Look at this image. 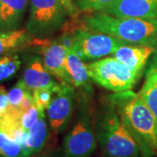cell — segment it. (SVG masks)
Masks as SVG:
<instances>
[{
	"label": "cell",
	"mask_w": 157,
	"mask_h": 157,
	"mask_svg": "<svg viewBox=\"0 0 157 157\" xmlns=\"http://www.w3.org/2000/svg\"><path fill=\"white\" fill-rule=\"evenodd\" d=\"M107 98L136 141L141 157L157 156V121L140 94L128 90Z\"/></svg>",
	"instance_id": "6da1fadb"
},
{
	"label": "cell",
	"mask_w": 157,
	"mask_h": 157,
	"mask_svg": "<svg viewBox=\"0 0 157 157\" xmlns=\"http://www.w3.org/2000/svg\"><path fill=\"white\" fill-rule=\"evenodd\" d=\"M94 125L101 157H141L136 141L107 95L94 106Z\"/></svg>",
	"instance_id": "7a4b0ae2"
},
{
	"label": "cell",
	"mask_w": 157,
	"mask_h": 157,
	"mask_svg": "<svg viewBox=\"0 0 157 157\" xmlns=\"http://www.w3.org/2000/svg\"><path fill=\"white\" fill-rule=\"evenodd\" d=\"M83 13L87 30L108 34L131 45L157 49V18L118 17L103 11Z\"/></svg>",
	"instance_id": "3957f363"
},
{
	"label": "cell",
	"mask_w": 157,
	"mask_h": 157,
	"mask_svg": "<svg viewBox=\"0 0 157 157\" xmlns=\"http://www.w3.org/2000/svg\"><path fill=\"white\" fill-rule=\"evenodd\" d=\"M74 120L63 140L65 157H90L98 147L94 125V89L91 84L78 88Z\"/></svg>",
	"instance_id": "277c9868"
},
{
	"label": "cell",
	"mask_w": 157,
	"mask_h": 157,
	"mask_svg": "<svg viewBox=\"0 0 157 157\" xmlns=\"http://www.w3.org/2000/svg\"><path fill=\"white\" fill-rule=\"evenodd\" d=\"M67 17V11L59 0H29L25 29L35 39H48L61 30Z\"/></svg>",
	"instance_id": "5b68a950"
},
{
	"label": "cell",
	"mask_w": 157,
	"mask_h": 157,
	"mask_svg": "<svg viewBox=\"0 0 157 157\" xmlns=\"http://www.w3.org/2000/svg\"><path fill=\"white\" fill-rule=\"evenodd\" d=\"M91 79L113 93L131 90L141 77L113 57H107L86 64Z\"/></svg>",
	"instance_id": "8992f818"
},
{
	"label": "cell",
	"mask_w": 157,
	"mask_h": 157,
	"mask_svg": "<svg viewBox=\"0 0 157 157\" xmlns=\"http://www.w3.org/2000/svg\"><path fill=\"white\" fill-rule=\"evenodd\" d=\"M128 44L108 34L80 28L74 32L73 49L85 62L112 56L120 46Z\"/></svg>",
	"instance_id": "52a82bcc"
},
{
	"label": "cell",
	"mask_w": 157,
	"mask_h": 157,
	"mask_svg": "<svg viewBox=\"0 0 157 157\" xmlns=\"http://www.w3.org/2000/svg\"><path fill=\"white\" fill-rule=\"evenodd\" d=\"M76 107V90L72 85L62 84L46 108L48 124L53 134L66 131L72 121Z\"/></svg>",
	"instance_id": "ba28073f"
},
{
	"label": "cell",
	"mask_w": 157,
	"mask_h": 157,
	"mask_svg": "<svg viewBox=\"0 0 157 157\" xmlns=\"http://www.w3.org/2000/svg\"><path fill=\"white\" fill-rule=\"evenodd\" d=\"M31 46H35V51L41 57L46 69L57 80L71 85L66 70V59L69 49L62 44L59 38L54 39L33 38Z\"/></svg>",
	"instance_id": "9c48e42d"
},
{
	"label": "cell",
	"mask_w": 157,
	"mask_h": 157,
	"mask_svg": "<svg viewBox=\"0 0 157 157\" xmlns=\"http://www.w3.org/2000/svg\"><path fill=\"white\" fill-rule=\"evenodd\" d=\"M22 80L32 92L39 88H52L58 91L64 84L54 79L39 55H30L25 59Z\"/></svg>",
	"instance_id": "30bf717a"
},
{
	"label": "cell",
	"mask_w": 157,
	"mask_h": 157,
	"mask_svg": "<svg viewBox=\"0 0 157 157\" xmlns=\"http://www.w3.org/2000/svg\"><path fill=\"white\" fill-rule=\"evenodd\" d=\"M101 11L118 17L157 18V0H116Z\"/></svg>",
	"instance_id": "8fae6325"
},
{
	"label": "cell",
	"mask_w": 157,
	"mask_h": 157,
	"mask_svg": "<svg viewBox=\"0 0 157 157\" xmlns=\"http://www.w3.org/2000/svg\"><path fill=\"white\" fill-rule=\"evenodd\" d=\"M155 51L156 49L149 46L127 44L120 46L111 57L120 60L135 73L142 75L150 57Z\"/></svg>",
	"instance_id": "7c38bea8"
},
{
	"label": "cell",
	"mask_w": 157,
	"mask_h": 157,
	"mask_svg": "<svg viewBox=\"0 0 157 157\" xmlns=\"http://www.w3.org/2000/svg\"><path fill=\"white\" fill-rule=\"evenodd\" d=\"M29 0H0V32L20 29Z\"/></svg>",
	"instance_id": "4fadbf2b"
},
{
	"label": "cell",
	"mask_w": 157,
	"mask_h": 157,
	"mask_svg": "<svg viewBox=\"0 0 157 157\" xmlns=\"http://www.w3.org/2000/svg\"><path fill=\"white\" fill-rule=\"evenodd\" d=\"M139 94L157 121V49L147 62L144 82Z\"/></svg>",
	"instance_id": "5bb4252c"
},
{
	"label": "cell",
	"mask_w": 157,
	"mask_h": 157,
	"mask_svg": "<svg viewBox=\"0 0 157 157\" xmlns=\"http://www.w3.org/2000/svg\"><path fill=\"white\" fill-rule=\"evenodd\" d=\"M50 131L45 119V112H40L39 118L27 131L25 149L29 155L41 152L49 140Z\"/></svg>",
	"instance_id": "9a60e30c"
},
{
	"label": "cell",
	"mask_w": 157,
	"mask_h": 157,
	"mask_svg": "<svg viewBox=\"0 0 157 157\" xmlns=\"http://www.w3.org/2000/svg\"><path fill=\"white\" fill-rule=\"evenodd\" d=\"M66 70L71 85L75 88H80L90 84L92 80L86 64H85L73 48L68 51L66 59Z\"/></svg>",
	"instance_id": "2e32d148"
},
{
	"label": "cell",
	"mask_w": 157,
	"mask_h": 157,
	"mask_svg": "<svg viewBox=\"0 0 157 157\" xmlns=\"http://www.w3.org/2000/svg\"><path fill=\"white\" fill-rule=\"evenodd\" d=\"M33 37L26 29L11 32H0V56L11 54L13 52L31 46Z\"/></svg>",
	"instance_id": "e0dca14e"
},
{
	"label": "cell",
	"mask_w": 157,
	"mask_h": 157,
	"mask_svg": "<svg viewBox=\"0 0 157 157\" xmlns=\"http://www.w3.org/2000/svg\"><path fill=\"white\" fill-rule=\"evenodd\" d=\"M0 157H30L21 143L0 131Z\"/></svg>",
	"instance_id": "ac0fdd59"
},
{
	"label": "cell",
	"mask_w": 157,
	"mask_h": 157,
	"mask_svg": "<svg viewBox=\"0 0 157 157\" xmlns=\"http://www.w3.org/2000/svg\"><path fill=\"white\" fill-rule=\"evenodd\" d=\"M20 67L21 60L17 54L11 53L0 56V82L12 78Z\"/></svg>",
	"instance_id": "d6986e66"
},
{
	"label": "cell",
	"mask_w": 157,
	"mask_h": 157,
	"mask_svg": "<svg viewBox=\"0 0 157 157\" xmlns=\"http://www.w3.org/2000/svg\"><path fill=\"white\" fill-rule=\"evenodd\" d=\"M56 91L52 88H39L33 92L34 105L39 111L45 112L52 99L53 94Z\"/></svg>",
	"instance_id": "ffe728a7"
},
{
	"label": "cell",
	"mask_w": 157,
	"mask_h": 157,
	"mask_svg": "<svg viewBox=\"0 0 157 157\" xmlns=\"http://www.w3.org/2000/svg\"><path fill=\"white\" fill-rule=\"evenodd\" d=\"M116 0H77V7L82 12L103 11Z\"/></svg>",
	"instance_id": "44dd1931"
},
{
	"label": "cell",
	"mask_w": 157,
	"mask_h": 157,
	"mask_svg": "<svg viewBox=\"0 0 157 157\" xmlns=\"http://www.w3.org/2000/svg\"><path fill=\"white\" fill-rule=\"evenodd\" d=\"M40 112L42 111H39L34 104L28 107L26 110H25L20 117V125L22 128L25 131H28L29 128L33 125L34 122L39 118Z\"/></svg>",
	"instance_id": "7402d4cb"
},
{
	"label": "cell",
	"mask_w": 157,
	"mask_h": 157,
	"mask_svg": "<svg viewBox=\"0 0 157 157\" xmlns=\"http://www.w3.org/2000/svg\"><path fill=\"white\" fill-rule=\"evenodd\" d=\"M9 107L8 92L4 86H0V118L4 115L7 108Z\"/></svg>",
	"instance_id": "603a6c76"
},
{
	"label": "cell",
	"mask_w": 157,
	"mask_h": 157,
	"mask_svg": "<svg viewBox=\"0 0 157 157\" xmlns=\"http://www.w3.org/2000/svg\"><path fill=\"white\" fill-rule=\"evenodd\" d=\"M59 1L66 8L69 17H74L79 15V11H80L78 10V7H76V6L73 4V2L72 0H59Z\"/></svg>",
	"instance_id": "cb8c5ba5"
},
{
	"label": "cell",
	"mask_w": 157,
	"mask_h": 157,
	"mask_svg": "<svg viewBox=\"0 0 157 157\" xmlns=\"http://www.w3.org/2000/svg\"><path fill=\"white\" fill-rule=\"evenodd\" d=\"M44 157H65V155H64L63 149L58 148L55 151L51 152L50 154H45V153Z\"/></svg>",
	"instance_id": "d4e9b609"
},
{
	"label": "cell",
	"mask_w": 157,
	"mask_h": 157,
	"mask_svg": "<svg viewBox=\"0 0 157 157\" xmlns=\"http://www.w3.org/2000/svg\"><path fill=\"white\" fill-rule=\"evenodd\" d=\"M44 155H45V153H42V151H41L38 154H35L33 155H31L30 157H44Z\"/></svg>",
	"instance_id": "484cf974"
}]
</instances>
